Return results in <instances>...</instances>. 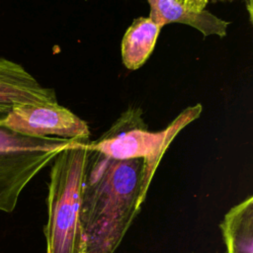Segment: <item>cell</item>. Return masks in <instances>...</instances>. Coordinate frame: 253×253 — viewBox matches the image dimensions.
I'll use <instances>...</instances> for the list:
<instances>
[{"instance_id":"9","label":"cell","mask_w":253,"mask_h":253,"mask_svg":"<svg viewBox=\"0 0 253 253\" xmlns=\"http://www.w3.org/2000/svg\"><path fill=\"white\" fill-rule=\"evenodd\" d=\"M181 7L191 13H202L206 10L209 0H174Z\"/></svg>"},{"instance_id":"7","label":"cell","mask_w":253,"mask_h":253,"mask_svg":"<svg viewBox=\"0 0 253 253\" xmlns=\"http://www.w3.org/2000/svg\"><path fill=\"white\" fill-rule=\"evenodd\" d=\"M150 6L149 18L163 26L170 23H179L191 26L205 37L226 35L229 22L224 21L207 10L202 13H191L181 7L174 0H147Z\"/></svg>"},{"instance_id":"8","label":"cell","mask_w":253,"mask_h":253,"mask_svg":"<svg viewBox=\"0 0 253 253\" xmlns=\"http://www.w3.org/2000/svg\"><path fill=\"white\" fill-rule=\"evenodd\" d=\"M161 29L149 17L133 20L126 31L121 45L123 63L127 69L135 70L144 64L153 51Z\"/></svg>"},{"instance_id":"6","label":"cell","mask_w":253,"mask_h":253,"mask_svg":"<svg viewBox=\"0 0 253 253\" xmlns=\"http://www.w3.org/2000/svg\"><path fill=\"white\" fill-rule=\"evenodd\" d=\"M55 91L42 86L23 65L0 57V114L16 105L56 104Z\"/></svg>"},{"instance_id":"2","label":"cell","mask_w":253,"mask_h":253,"mask_svg":"<svg viewBox=\"0 0 253 253\" xmlns=\"http://www.w3.org/2000/svg\"><path fill=\"white\" fill-rule=\"evenodd\" d=\"M89 140H75L52 160L43 228L45 253H83L81 203Z\"/></svg>"},{"instance_id":"10","label":"cell","mask_w":253,"mask_h":253,"mask_svg":"<svg viewBox=\"0 0 253 253\" xmlns=\"http://www.w3.org/2000/svg\"><path fill=\"white\" fill-rule=\"evenodd\" d=\"M233 1H235V0H209V2H211V3H219V2L225 3V2H233ZM241 1L245 2L246 7L248 9L250 19H252V0H241Z\"/></svg>"},{"instance_id":"4","label":"cell","mask_w":253,"mask_h":253,"mask_svg":"<svg viewBox=\"0 0 253 253\" xmlns=\"http://www.w3.org/2000/svg\"><path fill=\"white\" fill-rule=\"evenodd\" d=\"M73 141L31 137L0 125V211L12 212L28 184Z\"/></svg>"},{"instance_id":"3","label":"cell","mask_w":253,"mask_h":253,"mask_svg":"<svg viewBox=\"0 0 253 253\" xmlns=\"http://www.w3.org/2000/svg\"><path fill=\"white\" fill-rule=\"evenodd\" d=\"M202 111L201 104L188 107L166 128L150 131L142 118V111L139 108L130 107L105 133L97 140L90 142V147L113 159H142L141 195L145 200L154 173L169 145L184 127L201 116Z\"/></svg>"},{"instance_id":"1","label":"cell","mask_w":253,"mask_h":253,"mask_svg":"<svg viewBox=\"0 0 253 253\" xmlns=\"http://www.w3.org/2000/svg\"><path fill=\"white\" fill-rule=\"evenodd\" d=\"M143 160L113 159L90 147L81 203L83 253H115L142 203Z\"/></svg>"},{"instance_id":"5","label":"cell","mask_w":253,"mask_h":253,"mask_svg":"<svg viewBox=\"0 0 253 253\" xmlns=\"http://www.w3.org/2000/svg\"><path fill=\"white\" fill-rule=\"evenodd\" d=\"M0 125L23 135L69 140H89L87 123L65 107L56 104L16 105L3 117Z\"/></svg>"}]
</instances>
